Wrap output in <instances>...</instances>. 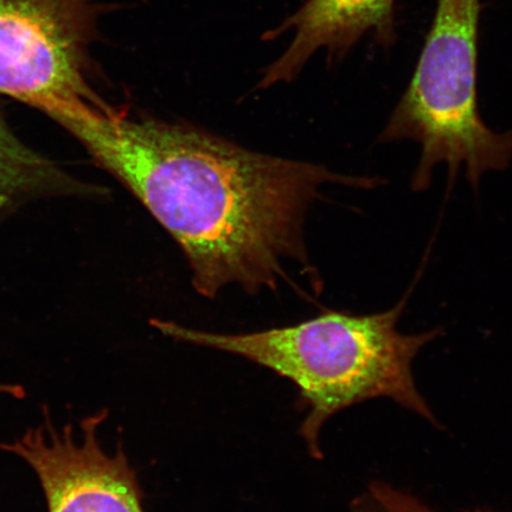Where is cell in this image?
Segmentation results:
<instances>
[{"instance_id":"obj_1","label":"cell","mask_w":512,"mask_h":512,"mask_svg":"<svg viewBox=\"0 0 512 512\" xmlns=\"http://www.w3.org/2000/svg\"><path fill=\"white\" fill-rule=\"evenodd\" d=\"M175 239L192 285L215 298L236 285L277 290L285 265L309 266L304 223L325 184L373 189L380 178L261 155L188 125L89 107L56 121Z\"/></svg>"},{"instance_id":"obj_2","label":"cell","mask_w":512,"mask_h":512,"mask_svg":"<svg viewBox=\"0 0 512 512\" xmlns=\"http://www.w3.org/2000/svg\"><path fill=\"white\" fill-rule=\"evenodd\" d=\"M407 300L374 315L329 311L297 325L243 335L198 331L160 319L150 323L177 342L241 356L296 384L309 408L300 435L311 457L322 459L318 439L325 422L367 400L392 399L438 425L416 387L412 364L440 331L402 334L398 323Z\"/></svg>"},{"instance_id":"obj_3","label":"cell","mask_w":512,"mask_h":512,"mask_svg":"<svg viewBox=\"0 0 512 512\" xmlns=\"http://www.w3.org/2000/svg\"><path fill=\"white\" fill-rule=\"evenodd\" d=\"M479 0H438L430 34L413 78L389 118L380 143L413 140L421 158L412 189L430 187L435 166L445 164L450 181L462 166L472 187L512 159V132L491 131L477 100Z\"/></svg>"},{"instance_id":"obj_4","label":"cell","mask_w":512,"mask_h":512,"mask_svg":"<svg viewBox=\"0 0 512 512\" xmlns=\"http://www.w3.org/2000/svg\"><path fill=\"white\" fill-rule=\"evenodd\" d=\"M107 11L104 0H0V94L54 121L107 106L91 82Z\"/></svg>"},{"instance_id":"obj_5","label":"cell","mask_w":512,"mask_h":512,"mask_svg":"<svg viewBox=\"0 0 512 512\" xmlns=\"http://www.w3.org/2000/svg\"><path fill=\"white\" fill-rule=\"evenodd\" d=\"M41 425L0 444L27 464L40 482L48 512H145L143 490L123 446L108 454L98 438L107 409L81 421V437L72 425L57 428L48 409Z\"/></svg>"},{"instance_id":"obj_6","label":"cell","mask_w":512,"mask_h":512,"mask_svg":"<svg viewBox=\"0 0 512 512\" xmlns=\"http://www.w3.org/2000/svg\"><path fill=\"white\" fill-rule=\"evenodd\" d=\"M395 0H306L302 8L266 34L275 40L292 32L283 54L262 70L259 88L292 82L307 62L325 50L330 63L342 60L362 38L373 34L389 46L394 40Z\"/></svg>"},{"instance_id":"obj_7","label":"cell","mask_w":512,"mask_h":512,"mask_svg":"<svg viewBox=\"0 0 512 512\" xmlns=\"http://www.w3.org/2000/svg\"><path fill=\"white\" fill-rule=\"evenodd\" d=\"M99 194L104 190L80 182L55 160L31 149L0 112V227L30 203Z\"/></svg>"},{"instance_id":"obj_8","label":"cell","mask_w":512,"mask_h":512,"mask_svg":"<svg viewBox=\"0 0 512 512\" xmlns=\"http://www.w3.org/2000/svg\"><path fill=\"white\" fill-rule=\"evenodd\" d=\"M369 492L388 512H437L412 495L383 482L370 484ZM473 512H490L477 510Z\"/></svg>"},{"instance_id":"obj_9","label":"cell","mask_w":512,"mask_h":512,"mask_svg":"<svg viewBox=\"0 0 512 512\" xmlns=\"http://www.w3.org/2000/svg\"><path fill=\"white\" fill-rule=\"evenodd\" d=\"M0 395L11 396V398L22 400L25 398V389L19 384L0 382Z\"/></svg>"}]
</instances>
